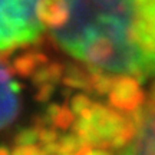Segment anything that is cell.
I'll return each mask as SVG.
<instances>
[{"label": "cell", "mask_w": 155, "mask_h": 155, "mask_svg": "<svg viewBox=\"0 0 155 155\" xmlns=\"http://www.w3.org/2000/svg\"><path fill=\"white\" fill-rule=\"evenodd\" d=\"M124 155H155V111L144 118L137 137Z\"/></svg>", "instance_id": "277c9868"}, {"label": "cell", "mask_w": 155, "mask_h": 155, "mask_svg": "<svg viewBox=\"0 0 155 155\" xmlns=\"http://www.w3.org/2000/svg\"><path fill=\"white\" fill-rule=\"evenodd\" d=\"M43 0H0V50L33 43L43 32Z\"/></svg>", "instance_id": "7a4b0ae2"}, {"label": "cell", "mask_w": 155, "mask_h": 155, "mask_svg": "<svg viewBox=\"0 0 155 155\" xmlns=\"http://www.w3.org/2000/svg\"><path fill=\"white\" fill-rule=\"evenodd\" d=\"M89 155H106V154H104V152H98V151H95V152H91Z\"/></svg>", "instance_id": "5b68a950"}, {"label": "cell", "mask_w": 155, "mask_h": 155, "mask_svg": "<svg viewBox=\"0 0 155 155\" xmlns=\"http://www.w3.org/2000/svg\"><path fill=\"white\" fill-rule=\"evenodd\" d=\"M19 85L12 79L9 71L0 63V128L16 119L19 112Z\"/></svg>", "instance_id": "3957f363"}, {"label": "cell", "mask_w": 155, "mask_h": 155, "mask_svg": "<svg viewBox=\"0 0 155 155\" xmlns=\"http://www.w3.org/2000/svg\"><path fill=\"white\" fill-rule=\"evenodd\" d=\"M58 43L101 72H155V0H61Z\"/></svg>", "instance_id": "6da1fadb"}]
</instances>
